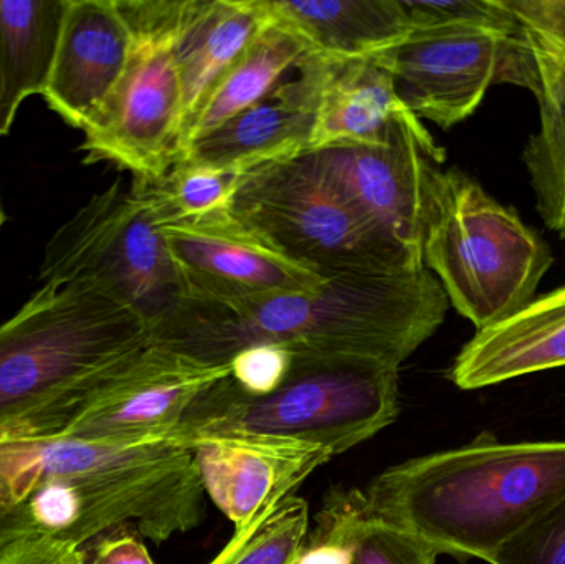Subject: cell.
<instances>
[{
  "label": "cell",
  "instance_id": "obj_1",
  "mask_svg": "<svg viewBox=\"0 0 565 564\" xmlns=\"http://www.w3.org/2000/svg\"><path fill=\"white\" fill-rule=\"evenodd\" d=\"M204 499L194 454L178 440H0V560L40 540L83 546L121 525L161 545L201 525Z\"/></svg>",
  "mask_w": 565,
  "mask_h": 564
},
{
  "label": "cell",
  "instance_id": "obj_2",
  "mask_svg": "<svg viewBox=\"0 0 565 564\" xmlns=\"http://www.w3.org/2000/svg\"><path fill=\"white\" fill-rule=\"evenodd\" d=\"M448 307L427 268L342 275L258 300H182L152 328L151 343L211 366H228L245 348L278 344L295 357L365 358L401 368L437 333Z\"/></svg>",
  "mask_w": 565,
  "mask_h": 564
},
{
  "label": "cell",
  "instance_id": "obj_3",
  "mask_svg": "<svg viewBox=\"0 0 565 564\" xmlns=\"http://www.w3.org/2000/svg\"><path fill=\"white\" fill-rule=\"evenodd\" d=\"M364 499L382 522L438 555L490 562L565 497V440L500 443L483 434L375 477Z\"/></svg>",
  "mask_w": 565,
  "mask_h": 564
},
{
  "label": "cell",
  "instance_id": "obj_4",
  "mask_svg": "<svg viewBox=\"0 0 565 564\" xmlns=\"http://www.w3.org/2000/svg\"><path fill=\"white\" fill-rule=\"evenodd\" d=\"M149 343L139 315L89 285H42L0 324V440L62 434L88 394Z\"/></svg>",
  "mask_w": 565,
  "mask_h": 564
},
{
  "label": "cell",
  "instance_id": "obj_5",
  "mask_svg": "<svg viewBox=\"0 0 565 564\" xmlns=\"http://www.w3.org/2000/svg\"><path fill=\"white\" fill-rule=\"evenodd\" d=\"M401 368L365 358L295 357L280 384L252 396L231 376L209 387L169 440L258 434L326 447L339 456L394 423Z\"/></svg>",
  "mask_w": 565,
  "mask_h": 564
},
{
  "label": "cell",
  "instance_id": "obj_6",
  "mask_svg": "<svg viewBox=\"0 0 565 564\" xmlns=\"http://www.w3.org/2000/svg\"><path fill=\"white\" fill-rule=\"evenodd\" d=\"M422 255L448 304L478 330L536 298L553 265L546 242L457 168L431 174Z\"/></svg>",
  "mask_w": 565,
  "mask_h": 564
},
{
  "label": "cell",
  "instance_id": "obj_7",
  "mask_svg": "<svg viewBox=\"0 0 565 564\" xmlns=\"http://www.w3.org/2000/svg\"><path fill=\"white\" fill-rule=\"evenodd\" d=\"M164 211L151 182L116 181L93 195L45 248L40 280L82 281L158 327L185 298L184 281L162 234Z\"/></svg>",
  "mask_w": 565,
  "mask_h": 564
},
{
  "label": "cell",
  "instance_id": "obj_8",
  "mask_svg": "<svg viewBox=\"0 0 565 564\" xmlns=\"http://www.w3.org/2000/svg\"><path fill=\"white\" fill-rule=\"evenodd\" d=\"M228 211L324 278L425 268L349 202L311 151L245 172Z\"/></svg>",
  "mask_w": 565,
  "mask_h": 564
},
{
  "label": "cell",
  "instance_id": "obj_9",
  "mask_svg": "<svg viewBox=\"0 0 565 564\" xmlns=\"http://www.w3.org/2000/svg\"><path fill=\"white\" fill-rule=\"evenodd\" d=\"M132 32L125 73L85 128V162L158 182L181 152L182 86L174 43L184 0H116Z\"/></svg>",
  "mask_w": 565,
  "mask_h": 564
},
{
  "label": "cell",
  "instance_id": "obj_10",
  "mask_svg": "<svg viewBox=\"0 0 565 564\" xmlns=\"http://www.w3.org/2000/svg\"><path fill=\"white\" fill-rule=\"evenodd\" d=\"M379 58L408 111L441 129L470 118L491 86L527 85V56L514 17L507 23L411 29Z\"/></svg>",
  "mask_w": 565,
  "mask_h": 564
},
{
  "label": "cell",
  "instance_id": "obj_11",
  "mask_svg": "<svg viewBox=\"0 0 565 564\" xmlns=\"http://www.w3.org/2000/svg\"><path fill=\"white\" fill-rule=\"evenodd\" d=\"M311 152L371 224L424 262L431 174L444 164L445 152L414 113L398 116L377 145H338Z\"/></svg>",
  "mask_w": 565,
  "mask_h": 564
},
{
  "label": "cell",
  "instance_id": "obj_12",
  "mask_svg": "<svg viewBox=\"0 0 565 564\" xmlns=\"http://www.w3.org/2000/svg\"><path fill=\"white\" fill-rule=\"evenodd\" d=\"M227 376L231 364L211 366L149 343L88 394L62 434L115 446L169 440L199 397Z\"/></svg>",
  "mask_w": 565,
  "mask_h": 564
},
{
  "label": "cell",
  "instance_id": "obj_13",
  "mask_svg": "<svg viewBox=\"0 0 565 564\" xmlns=\"http://www.w3.org/2000/svg\"><path fill=\"white\" fill-rule=\"evenodd\" d=\"M162 234L184 281V300H258L312 290L329 280L282 254L231 211L166 222Z\"/></svg>",
  "mask_w": 565,
  "mask_h": 564
},
{
  "label": "cell",
  "instance_id": "obj_14",
  "mask_svg": "<svg viewBox=\"0 0 565 564\" xmlns=\"http://www.w3.org/2000/svg\"><path fill=\"white\" fill-rule=\"evenodd\" d=\"M178 443L194 454L205 496L234 523V536L250 532L334 457L316 444L258 434H195Z\"/></svg>",
  "mask_w": 565,
  "mask_h": 564
},
{
  "label": "cell",
  "instance_id": "obj_15",
  "mask_svg": "<svg viewBox=\"0 0 565 564\" xmlns=\"http://www.w3.org/2000/svg\"><path fill=\"white\" fill-rule=\"evenodd\" d=\"M527 56L526 88L540 106V131L524 148L536 209L565 238V0H507Z\"/></svg>",
  "mask_w": 565,
  "mask_h": 564
},
{
  "label": "cell",
  "instance_id": "obj_16",
  "mask_svg": "<svg viewBox=\"0 0 565 564\" xmlns=\"http://www.w3.org/2000/svg\"><path fill=\"white\" fill-rule=\"evenodd\" d=\"M132 32L116 0H70L43 98L85 131L128 65Z\"/></svg>",
  "mask_w": 565,
  "mask_h": 564
},
{
  "label": "cell",
  "instance_id": "obj_17",
  "mask_svg": "<svg viewBox=\"0 0 565 564\" xmlns=\"http://www.w3.org/2000/svg\"><path fill=\"white\" fill-rule=\"evenodd\" d=\"M296 70L315 96L311 151L338 145H377L407 106L377 56L331 58L306 53Z\"/></svg>",
  "mask_w": 565,
  "mask_h": 564
},
{
  "label": "cell",
  "instance_id": "obj_18",
  "mask_svg": "<svg viewBox=\"0 0 565 564\" xmlns=\"http://www.w3.org/2000/svg\"><path fill=\"white\" fill-rule=\"evenodd\" d=\"M315 96L302 73L281 82L257 105L192 141L175 162L244 175L270 162L311 151Z\"/></svg>",
  "mask_w": 565,
  "mask_h": 564
},
{
  "label": "cell",
  "instance_id": "obj_19",
  "mask_svg": "<svg viewBox=\"0 0 565 564\" xmlns=\"http://www.w3.org/2000/svg\"><path fill=\"white\" fill-rule=\"evenodd\" d=\"M565 366V285L531 300L507 320L478 330L450 370L463 391Z\"/></svg>",
  "mask_w": 565,
  "mask_h": 564
},
{
  "label": "cell",
  "instance_id": "obj_20",
  "mask_svg": "<svg viewBox=\"0 0 565 564\" xmlns=\"http://www.w3.org/2000/svg\"><path fill=\"white\" fill-rule=\"evenodd\" d=\"M267 22L255 0H184L174 43L182 86L181 151L202 103Z\"/></svg>",
  "mask_w": 565,
  "mask_h": 564
},
{
  "label": "cell",
  "instance_id": "obj_21",
  "mask_svg": "<svg viewBox=\"0 0 565 564\" xmlns=\"http://www.w3.org/2000/svg\"><path fill=\"white\" fill-rule=\"evenodd\" d=\"M258 9L298 35L309 53L371 58L394 49L411 23L401 0H255Z\"/></svg>",
  "mask_w": 565,
  "mask_h": 564
},
{
  "label": "cell",
  "instance_id": "obj_22",
  "mask_svg": "<svg viewBox=\"0 0 565 564\" xmlns=\"http://www.w3.org/2000/svg\"><path fill=\"white\" fill-rule=\"evenodd\" d=\"M438 556L417 536L377 519L364 493L352 489L326 499L301 564H437Z\"/></svg>",
  "mask_w": 565,
  "mask_h": 564
},
{
  "label": "cell",
  "instance_id": "obj_23",
  "mask_svg": "<svg viewBox=\"0 0 565 564\" xmlns=\"http://www.w3.org/2000/svg\"><path fill=\"white\" fill-rule=\"evenodd\" d=\"M308 52L298 35L268 19L267 25L225 70L202 103L185 132L181 155L192 141L270 95L282 82V76L296 68Z\"/></svg>",
  "mask_w": 565,
  "mask_h": 564
},
{
  "label": "cell",
  "instance_id": "obj_24",
  "mask_svg": "<svg viewBox=\"0 0 565 564\" xmlns=\"http://www.w3.org/2000/svg\"><path fill=\"white\" fill-rule=\"evenodd\" d=\"M70 0H0V76L13 109L43 95Z\"/></svg>",
  "mask_w": 565,
  "mask_h": 564
},
{
  "label": "cell",
  "instance_id": "obj_25",
  "mask_svg": "<svg viewBox=\"0 0 565 564\" xmlns=\"http://www.w3.org/2000/svg\"><path fill=\"white\" fill-rule=\"evenodd\" d=\"M309 533L308 503L291 496L250 532L232 536L209 564H301Z\"/></svg>",
  "mask_w": 565,
  "mask_h": 564
},
{
  "label": "cell",
  "instance_id": "obj_26",
  "mask_svg": "<svg viewBox=\"0 0 565 564\" xmlns=\"http://www.w3.org/2000/svg\"><path fill=\"white\" fill-rule=\"evenodd\" d=\"M241 179L238 172L179 161L151 184L166 221L174 222L228 211Z\"/></svg>",
  "mask_w": 565,
  "mask_h": 564
},
{
  "label": "cell",
  "instance_id": "obj_27",
  "mask_svg": "<svg viewBox=\"0 0 565 564\" xmlns=\"http://www.w3.org/2000/svg\"><path fill=\"white\" fill-rule=\"evenodd\" d=\"M488 563L565 564V497Z\"/></svg>",
  "mask_w": 565,
  "mask_h": 564
},
{
  "label": "cell",
  "instance_id": "obj_28",
  "mask_svg": "<svg viewBox=\"0 0 565 564\" xmlns=\"http://www.w3.org/2000/svg\"><path fill=\"white\" fill-rule=\"evenodd\" d=\"M411 29L448 23H507L513 20L507 0H401Z\"/></svg>",
  "mask_w": 565,
  "mask_h": 564
},
{
  "label": "cell",
  "instance_id": "obj_29",
  "mask_svg": "<svg viewBox=\"0 0 565 564\" xmlns=\"http://www.w3.org/2000/svg\"><path fill=\"white\" fill-rule=\"evenodd\" d=\"M292 353L278 344L245 348L231 361V377L238 390L252 396L270 393L288 374Z\"/></svg>",
  "mask_w": 565,
  "mask_h": 564
},
{
  "label": "cell",
  "instance_id": "obj_30",
  "mask_svg": "<svg viewBox=\"0 0 565 564\" xmlns=\"http://www.w3.org/2000/svg\"><path fill=\"white\" fill-rule=\"evenodd\" d=\"M82 564H154V562L138 529L132 525H121L83 545Z\"/></svg>",
  "mask_w": 565,
  "mask_h": 564
},
{
  "label": "cell",
  "instance_id": "obj_31",
  "mask_svg": "<svg viewBox=\"0 0 565 564\" xmlns=\"http://www.w3.org/2000/svg\"><path fill=\"white\" fill-rule=\"evenodd\" d=\"M0 564H82V546L40 540L0 560Z\"/></svg>",
  "mask_w": 565,
  "mask_h": 564
},
{
  "label": "cell",
  "instance_id": "obj_32",
  "mask_svg": "<svg viewBox=\"0 0 565 564\" xmlns=\"http://www.w3.org/2000/svg\"><path fill=\"white\" fill-rule=\"evenodd\" d=\"M17 111L10 106L7 99L6 88H3L2 76H0V136L9 135L12 128L13 119H15Z\"/></svg>",
  "mask_w": 565,
  "mask_h": 564
},
{
  "label": "cell",
  "instance_id": "obj_33",
  "mask_svg": "<svg viewBox=\"0 0 565 564\" xmlns=\"http://www.w3.org/2000/svg\"><path fill=\"white\" fill-rule=\"evenodd\" d=\"M3 222H6V212H3L2 202H0V228H2Z\"/></svg>",
  "mask_w": 565,
  "mask_h": 564
}]
</instances>
